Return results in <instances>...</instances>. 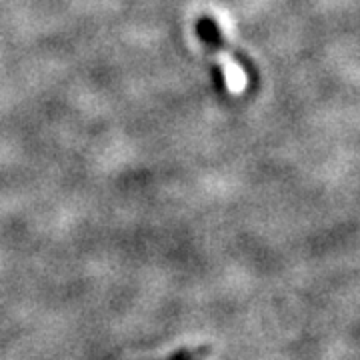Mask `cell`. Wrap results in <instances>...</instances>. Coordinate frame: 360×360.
Listing matches in <instances>:
<instances>
[{"label":"cell","instance_id":"cell-2","mask_svg":"<svg viewBox=\"0 0 360 360\" xmlns=\"http://www.w3.org/2000/svg\"><path fill=\"white\" fill-rule=\"evenodd\" d=\"M208 352H210L208 348H186V350H179V354H172L162 360H206Z\"/></svg>","mask_w":360,"mask_h":360},{"label":"cell","instance_id":"cell-1","mask_svg":"<svg viewBox=\"0 0 360 360\" xmlns=\"http://www.w3.org/2000/svg\"><path fill=\"white\" fill-rule=\"evenodd\" d=\"M196 32H198L200 40L205 42L210 51L220 52V54H229L231 58H234V60L238 63V66L248 68V63H246L245 56H243L238 51H234L231 44L224 40L222 32H220V26L217 25L210 16H202V18L196 22Z\"/></svg>","mask_w":360,"mask_h":360}]
</instances>
